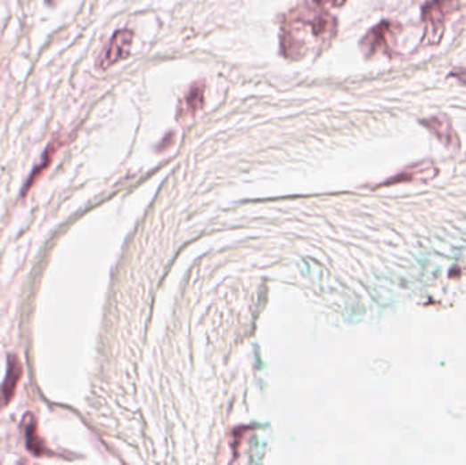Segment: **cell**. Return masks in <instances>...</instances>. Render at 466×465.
Wrapping results in <instances>:
<instances>
[{
    "label": "cell",
    "instance_id": "7a4b0ae2",
    "mask_svg": "<svg viewBox=\"0 0 466 465\" xmlns=\"http://www.w3.org/2000/svg\"><path fill=\"white\" fill-rule=\"evenodd\" d=\"M460 7V0H429L421 9L424 20L423 44L437 45L444 38L446 20Z\"/></svg>",
    "mask_w": 466,
    "mask_h": 465
},
{
    "label": "cell",
    "instance_id": "6da1fadb",
    "mask_svg": "<svg viewBox=\"0 0 466 465\" xmlns=\"http://www.w3.org/2000/svg\"><path fill=\"white\" fill-rule=\"evenodd\" d=\"M337 20L316 7H298L285 20L282 32V51L285 58L300 59L308 53L310 43L326 44L336 36Z\"/></svg>",
    "mask_w": 466,
    "mask_h": 465
},
{
    "label": "cell",
    "instance_id": "9c48e42d",
    "mask_svg": "<svg viewBox=\"0 0 466 465\" xmlns=\"http://www.w3.org/2000/svg\"><path fill=\"white\" fill-rule=\"evenodd\" d=\"M23 422H25V431H27L28 449H29L35 456H43V454L45 453V445H44L43 439H41L37 434L35 418L28 415Z\"/></svg>",
    "mask_w": 466,
    "mask_h": 465
},
{
    "label": "cell",
    "instance_id": "5b68a950",
    "mask_svg": "<svg viewBox=\"0 0 466 465\" xmlns=\"http://www.w3.org/2000/svg\"><path fill=\"white\" fill-rule=\"evenodd\" d=\"M421 123L445 145L450 146V148L460 146V140H458V135H455L449 118L432 117L429 119L421 120Z\"/></svg>",
    "mask_w": 466,
    "mask_h": 465
},
{
    "label": "cell",
    "instance_id": "8992f818",
    "mask_svg": "<svg viewBox=\"0 0 466 465\" xmlns=\"http://www.w3.org/2000/svg\"><path fill=\"white\" fill-rule=\"evenodd\" d=\"M205 82H195L183 99L177 118H192L205 105Z\"/></svg>",
    "mask_w": 466,
    "mask_h": 465
},
{
    "label": "cell",
    "instance_id": "ba28073f",
    "mask_svg": "<svg viewBox=\"0 0 466 465\" xmlns=\"http://www.w3.org/2000/svg\"><path fill=\"white\" fill-rule=\"evenodd\" d=\"M20 377H22V366H20V361L17 356H10L6 381H4V387L0 388L7 402H10L14 396Z\"/></svg>",
    "mask_w": 466,
    "mask_h": 465
},
{
    "label": "cell",
    "instance_id": "52a82bcc",
    "mask_svg": "<svg viewBox=\"0 0 466 465\" xmlns=\"http://www.w3.org/2000/svg\"><path fill=\"white\" fill-rule=\"evenodd\" d=\"M64 143H66V140H64L63 137H61V135H58L55 140L51 141L50 145L45 149V153H44L43 161H41L40 166L36 168V171L33 172L32 176H30L29 182H28L27 187H25V192L35 184V182L40 178L41 174L50 167L51 161L53 160L55 154L58 153L59 149H61Z\"/></svg>",
    "mask_w": 466,
    "mask_h": 465
},
{
    "label": "cell",
    "instance_id": "7c38bea8",
    "mask_svg": "<svg viewBox=\"0 0 466 465\" xmlns=\"http://www.w3.org/2000/svg\"><path fill=\"white\" fill-rule=\"evenodd\" d=\"M7 403L9 402H7L6 397H4V392L0 390V408L4 407V405H6Z\"/></svg>",
    "mask_w": 466,
    "mask_h": 465
},
{
    "label": "cell",
    "instance_id": "277c9868",
    "mask_svg": "<svg viewBox=\"0 0 466 465\" xmlns=\"http://www.w3.org/2000/svg\"><path fill=\"white\" fill-rule=\"evenodd\" d=\"M134 35L131 30L122 29L113 35L112 40L110 41L107 50L100 56L97 61V68L100 70H107L113 64L123 59L128 58L133 47Z\"/></svg>",
    "mask_w": 466,
    "mask_h": 465
},
{
    "label": "cell",
    "instance_id": "30bf717a",
    "mask_svg": "<svg viewBox=\"0 0 466 465\" xmlns=\"http://www.w3.org/2000/svg\"><path fill=\"white\" fill-rule=\"evenodd\" d=\"M316 6L322 7H341L347 0H313Z\"/></svg>",
    "mask_w": 466,
    "mask_h": 465
},
{
    "label": "cell",
    "instance_id": "3957f363",
    "mask_svg": "<svg viewBox=\"0 0 466 465\" xmlns=\"http://www.w3.org/2000/svg\"><path fill=\"white\" fill-rule=\"evenodd\" d=\"M401 29H403L401 25L396 24V22L382 20L377 27L368 30L367 35L360 41L363 53L367 58H372L380 53L393 55Z\"/></svg>",
    "mask_w": 466,
    "mask_h": 465
},
{
    "label": "cell",
    "instance_id": "8fae6325",
    "mask_svg": "<svg viewBox=\"0 0 466 465\" xmlns=\"http://www.w3.org/2000/svg\"><path fill=\"white\" fill-rule=\"evenodd\" d=\"M450 77H454L461 84L466 85V69L455 68L454 70L450 73Z\"/></svg>",
    "mask_w": 466,
    "mask_h": 465
}]
</instances>
